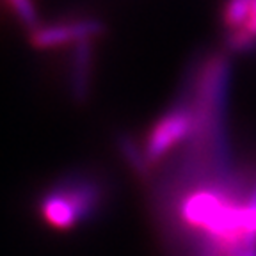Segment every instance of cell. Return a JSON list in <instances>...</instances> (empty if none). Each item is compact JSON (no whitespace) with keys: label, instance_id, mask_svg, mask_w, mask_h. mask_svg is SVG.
<instances>
[{"label":"cell","instance_id":"1","mask_svg":"<svg viewBox=\"0 0 256 256\" xmlns=\"http://www.w3.org/2000/svg\"><path fill=\"white\" fill-rule=\"evenodd\" d=\"M230 76L188 88V139L152 174V204L176 256H256V166L236 164L228 132Z\"/></svg>","mask_w":256,"mask_h":256},{"label":"cell","instance_id":"2","mask_svg":"<svg viewBox=\"0 0 256 256\" xmlns=\"http://www.w3.org/2000/svg\"><path fill=\"white\" fill-rule=\"evenodd\" d=\"M107 200V185L96 171L72 169L41 190L36 214L54 232H72L100 214Z\"/></svg>","mask_w":256,"mask_h":256},{"label":"cell","instance_id":"3","mask_svg":"<svg viewBox=\"0 0 256 256\" xmlns=\"http://www.w3.org/2000/svg\"><path fill=\"white\" fill-rule=\"evenodd\" d=\"M194 124V114H192L190 96L187 89L182 86L180 96L174 104L156 118L155 123L150 126L148 134L142 140L144 155L152 172L164 164L166 160L180 148L182 144L188 139Z\"/></svg>","mask_w":256,"mask_h":256},{"label":"cell","instance_id":"4","mask_svg":"<svg viewBox=\"0 0 256 256\" xmlns=\"http://www.w3.org/2000/svg\"><path fill=\"white\" fill-rule=\"evenodd\" d=\"M105 32V25L98 18L82 16V18H70L50 25H40L30 32V43L36 48H54L59 44L94 40Z\"/></svg>","mask_w":256,"mask_h":256},{"label":"cell","instance_id":"5","mask_svg":"<svg viewBox=\"0 0 256 256\" xmlns=\"http://www.w3.org/2000/svg\"><path fill=\"white\" fill-rule=\"evenodd\" d=\"M92 72V40L73 44L72 68H70V88L73 100L84 104L89 98Z\"/></svg>","mask_w":256,"mask_h":256},{"label":"cell","instance_id":"6","mask_svg":"<svg viewBox=\"0 0 256 256\" xmlns=\"http://www.w3.org/2000/svg\"><path fill=\"white\" fill-rule=\"evenodd\" d=\"M116 142H118V150H120L124 162L128 164V168L132 169L140 180L150 182L153 172H152V169H150L148 162H146L142 142L136 140L132 136H128V134H120Z\"/></svg>","mask_w":256,"mask_h":256},{"label":"cell","instance_id":"7","mask_svg":"<svg viewBox=\"0 0 256 256\" xmlns=\"http://www.w3.org/2000/svg\"><path fill=\"white\" fill-rule=\"evenodd\" d=\"M254 0H226L222 8V22L228 32L240 30L248 24Z\"/></svg>","mask_w":256,"mask_h":256},{"label":"cell","instance_id":"8","mask_svg":"<svg viewBox=\"0 0 256 256\" xmlns=\"http://www.w3.org/2000/svg\"><path fill=\"white\" fill-rule=\"evenodd\" d=\"M8 2L14 11V14L18 16V20L28 30L32 32L36 27H40V16H38V11L32 4V0H8Z\"/></svg>","mask_w":256,"mask_h":256},{"label":"cell","instance_id":"9","mask_svg":"<svg viewBox=\"0 0 256 256\" xmlns=\"http://www.w3.org/2000/svg\"><path fill=\"white\" fill-rule=\"evenodd\" d=\"M244 30H248L251 36L256 38V0L252 2V8H251V14H249V20L248 24L244 25Z\"/></svg>","mask_w":256,"mask_h":256}]
</instances>
